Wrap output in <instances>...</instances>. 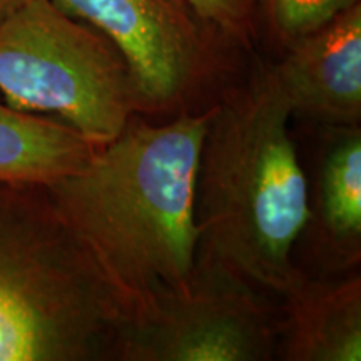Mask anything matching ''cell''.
Here are the masks:
<instances>
[{
    "label": "cell",
    "instance_id": "9",
    "mask_svg": "<svg viewBox=\"0 0 361 361\" xmlns=\"http://www.w3.org/2000/svg\"><path fill=\"white\" fill-rule=\"evenodd\" d=\"M66 123L0 102V184H39L78 173L96 152Z\"/></svg>",
    "mask_w": 361,
    "mask_h": 361
},
{
    "label": "cell",
    "instance_id": "11",
    "mask_svg": "<svg viewBox=\"0 0 361 361\" xmlns=\"http://www.w3.org/2000/svg\"><path fill=\"white\" fill-rule=\"evenodd\" d=\"M273 32L284 45H293L316 32L360 0H263Z\"/></svg>",
    "mask_w": 361,
    "mask_h": 361
},
{
    "label": "cell",
    "instance_id": "1",
    "mask_svg": "<svg viewBox=\"0 0 361 361\" xmlns=\"http://www.w3.org/2000/svg\"><path fill=\"white\" fill-rule=\"evenodd\" d=\"M211 116L213 107L164 126L129 123L87 166L45 186L128 323L191 283L197 164Z\"/></svg>",
    "mask_w": 361,
    "mask_h": 361
},
{
    "label": "cell",
    "instance_id": "6",
    "mask_svg": "<svg viewBox=\"0 0 361 361\" xmlns=\"http://www.w3.org/2000/svg\"><path fill=\"white\" fill-rule=\"evenodd\" d=\"M121 52L144 109L178 102L202 67V42L194 19L171 0H52Z\"/></svg>",
    "mask_w": 361,
    "mask_h": 361
},
{
    "label": "cell",
    "instance_id": "7",
    "mask_svg": "<svg viewBox=\"0 0 361 361\" xmlns=\"http://www.w3.org/2000/svg\"><path fill=\"white\" fill-rule=\"evenodd\" d=\"M291 116L353 126L361 117V4L288 47L268 69Z\"/></svg>",
    "mask_w": 361,
    "mask_h": 361
},
{
    "label": "cell",
    "instance_id": "12",
    "mask_svg": "<svg viewBox=\"0 0 361 361\" xmlns=\"http://www.w3.org/2000/svg\"><path fill=\"white\" fill-rule=\"evenodd\" d=\"M234 42L250 47L256 35V12L261 0H171Z\"/></svg>",
    "mask_w": 361,
    "mask_h": 361
},
{
    "label": "cell",
    "instance_id": "4",
    "mask_svg": "<svg viewBox=\"0 0 361 361\" xmlns=\"http://www.w3.org/2000/svg\"><path fill=\"white\" fill-rule=\"evenodd\" d=\"M0 94L13 109L59 116L96 147L144 109L111 40L52 0H25L0 27Z\"/></svg>",
    "mask_w": 361,
    "mask_h": 361
},
{
    "label": "cell",
    "instance_id": "13",
    "mask_svg": "<svg viewBox=\"0 0 361 361\" xmlns=\"http://www.w3.org/2000/svg\"><path fill=\"white\" fill-rule=\"evenodd\" d=\"M24 2L25 0H0V27Z\"/></svg>",
    "mask_w": 361,
    "mask_h": 361
},
{
    "label": "cell",
    "instance_id": "5",
    "mask_svg": "<svg viewBox=\"0 0 361 361\" xmlns=\"http://www.w3.org/2000/svg\"><path fill=\"white\" fill-rule=\"evenodd\" d=\"M278 316L255 288L197 256L191 283L126 324L124 361H266L276 358Z\"/></svg>",
    "mask_w": 361,
    "mask_h": 361
},
{
    "label": "cell",
    "instance_id": "10",
    "mask_svg": "<svg viewBox=\"0 0 361 361\" xmlns=\"http://www.w3.org/2000/svg\"><path fill=\"white\" fill-rule=\"evenodd\" d=\"M324 228L333 245L351 263L361 246V130L353 126L328 149L319 178Z\"/></svg>",
    "mask_w": 361,
    "mask_h": 361
},
{
    "label": "cell",
    "instance_id": "8",
    "mask_svg": "<svg viewBox=\"0 0 361 361\" xmlns=\"http://www.w3.org/2000/svg\"><path fill=\"white\" fill-rule=\"evenodd\" d=\"M278 316L276 358L286 361L361 360V278L310 281L286 296Z\"/></svg>",
    "mask_w": 361,
    "mask_h": 361
},
{
    "label": "cell",
    "instance_id": "3",
    "mask_svg": "<svg viewBox=\"0 0 361 361\" xmlns=\"http://www.w3.org/2000/svg\"><path fill=\"white\" fill-rule=\"evenodd\" d=\"M126 324L45 186L0 184V361L116 360Z\"/></svg>",
    "mask_w": 361,
    "mask_h": 361
},
{
    "label": "cell",
    "instance_id": "2",
    "mask_svg": "<svg viewBox=\"0 0 361 361\" xmlns=\"http://www.w3.org/2000/svg\"><path fill=\"white\" fill-rule=\"evenodd\" d=\"M291 111L268 71L213 106L196 178L201 256L286 296L305 276L293 247L310 219Z\"/></svg>",
    "mask_w": 361,
    "mask_h": 361
}]
</instances>
